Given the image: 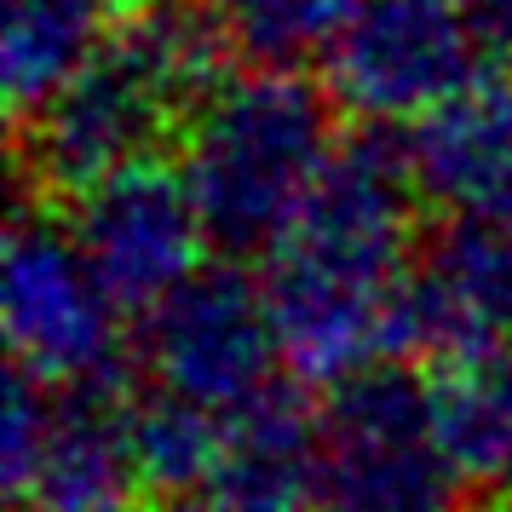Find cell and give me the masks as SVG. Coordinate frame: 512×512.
<instances>
[{
    "label": "cell",
    "mask_w": 512,
    "mask_h": 512,
    "mask_svg": "<svg viewBox=\"0 0 512 512\" xmlns=\"http://www.w3.org/2000/svg\"><path fill=\"white\" fill-rule=\"evenodd\" d=\"M426 202L415 144L392 121L351 127L300 219L265 254V300L282 357L340 386L403 351V294L415 271V213Z\"/></svg>",
    "instance_id": "6da1fadb"
},
{
    "label": "cell",
    "mask_w": 512,
    "mask_h": 512,
    "mask_svg": "<svg viewBox=\"0 0 512 512\" xmlns=\"http://www.w3.org/2000/svg\"><path fill=\"white\" fill-rule=\"evenodd\" d=\"M231 52L213 0H127L93 58L18 127L24 167L75 196L156 156L225 81Z\"/></svg>",
    "instance_id": "7a4b0ae2"
},
{
    "label": "cell",
    "mask_w": 512,
    "mask_h": 512,
    "mask_svg": "<svg viewBox=\"0 0 512 512\" xmlns=\"http://www.w3.org/2000/svg\"><path fill=\"white\" fill-rule=\"evenodd\" d=\"M340 98L300 70L248 64L185 121V179L219 254H271L340 150Z\"/></svg>",
    "instance_id": "3957f363"
},
{
    "label": "cell",
    "mask_w": 512,
    "mask_h": 512,
    "mask_svg": "<svg viewBox=\"0 0 512 512\" xmlns=\"http://www.w3.org/2000/svg\"><path fill=\"white\" fill-rule=\"evenodd\" d=\"M461 489L432 392L409 369L374 363L328 392L317 512H461Z\"/></svg>",
    "instance_id": "277c9868"
},
{
    "label": "cell",
    "mask_w": 512,
    "mask_h": 512,
    "mask_svg": "<svg viewBox=\"0 0 512 512\" xmlns=\"http://www.w3.org/2000/svg\"><path fill=\"white\" fill-rule=\"evenodd\" d=\"M0 472L18 512H127L144 489L133 397L116 380L47 386L12 369Z\"/></svg>",
    "instance_id": "5b68a950"
},
{
    "label": "cell",
    "mask_w": 512,
    "mask_h": 512,
    "mask_svg": "<svg viewBox=\"0 0 512 512\" xmlns=\"http://www.w3.org/2000/svg\"><path fill=\"white\" fill-rule=\"evenodd\" d=\"M127 305L104 288L70 219L47 208H18L6 231V277H0V323L12 363L47 386L110 380Z\"/></svg>",
    "instance_id": "8992f818"
},
{
    "label": "cell",
    "mask_w": 512,
    "mask_h": 512,
    "mask_svg": "<svg viewBox=\"0 0 512 512\" xmlns=\"http://www.w3.org/2000/svg\"><path fill=\"white\" fill-rule=\"evenodd\" d=\"M144 380L150 392L196 403L208 415H236L271 392L282 340L265 300V282L236 265L190 271L167 300L144 311Z\"/></svg>",
    "instance_id": "52a82bcc"
},
{
    "label": "cell",
    "mask_w": 512,
    "mask_h": 512,
    "mask_svg": "<svg viewBox=\"0 0 512 512\" xmlns=\"http://www.w3.org/2000/svg\"><path fill=\"white\" fill-rule=\"evenodd\" d=\"M328 93L357 121H426L484 75L466 0H357L323 52Z\"/></svg>",
    "instance_id": "ba28073f"
},
{
    "label": "cell",
    "mask_w": 512,
    "mask_h": 512,
    "mask_svg": "<svg viewBox=\"0 0 512 512\" xmlns=\"http://www.w3.org/2000/svg\"><path fill=\"white\" fill-rule=\"evenodd\" d=\"M70 231L127 311H150L167 300L190 271H202V248H213L185 167H167L156 156L75 190Z\"/></svg>",
    "instance_id": "9c48e42d"
},
{
    "label": "cell",
    "mask_w": 512,
    "mask_h": 512,
    "mask_svg": "<svg viewBox=\"0 0 512 512\" xmlns=\"http://www.w3.org/2000/svg\"><path fill=\"white\" fill-rule=\"evenodd\" d=\"M438 363L512 346V231L489 219H449L426 236L403 294V351Z\"/></svg>",
    "instance_id": "30bf717a"
},
{
    "label": "cell",
    "mask_w": 512,
    "mask_h": 512,
    "mask_svg": "<svg viewBox=\"0 0 512 512\" xmlns=\"http://www.w3.org/2000/svg\"><path fill=\"white\" fill-rule=\"evenodd\" d=\"M415 173L449 219L512 231V70L478 75L466 93L415 127Z\"/></svg>",
    "instance_id": "8fae6325"
},
{
    "label": "cell",
    "mask_w": 512,
    "mask_h": 512,
    "mask_svg": "<svg viewBox=\"0 0 512 512\" xmlns=\"http://www.w3.org/2000/svg\"><path fill=\"white\" fill-rule=\"evenodd\" d=\"M323 472V415L300 397L271 392L225 415L219 455L202 484L208 512H317Z\"/></svg>",
    "instance_id": "7c38bea8"
},
{
    "label": "cell",
    "mask_w": 512,
    "mask_h": 512,
    "mask_svg": "<svg viewBox=\"0 0 512 512\" xmlns=\"http://www.w3.org/2000/svg\"><path fill=\"white\" fill-rule=\"evenodd\" d=\"M121 6L127 0H6L0 87H6V110L18 127L93 58L98 41L121 18Z\"/></svg>",
    "instance_id": "4fadbf2b"
},
{
    "label": "cell",
    "mask_w": 512,
    "mask_h": 512,
    "mask_svg": "<svg viewBox=\"0 0 512 512\" xmlns=\"http://www.w3.org/2000/svg\"><path fill=\"white\" fill-rule=\"evenodd\" d=\"M432 409L466 489H512V346L438 363Z\"/></svg>",
    "instance_id": "5bb4252c"
},
{
    "label": "cell",
    "mask_w": 512,
    "mask_h": 512,
    "mask_svg": "<svg viewBox=\"0 0 512 512\" xmlns=\"http://www.w3.org/2000/svg\"><path fill=\"white\" fill-rule=\"evenodd\" d=\"M213 6L236 58L300 70L305 58H323L334 47L357 0H213Z\"/></svg>",
    "instance_id": "9a60e30c"
},
{
    "label": "cell",
    "mask_w": 512,
    "mask_h": 512,
    "mask_svg": "<svg viewBox=\"0 0 512 512\" xmlns=\"http://www.w3.org/2000/svg\"><path fill=\"white\" fill-rule=\"evenodd\" d=\"M133 432H139L144 489H156V495H190L196 489L202 495L225 420L144 386V397H133Z\"/></svg>",
    "instance_id": "2e32d148"
},
{
    "label": "cell",
    "mask_w": 512,
    "mask_h": 512,
    "mask_svg": "<svg viewBox=\"0 0 512 512\" xmlns=\"http://www.w3.org/2000/svg\"><path fill=\"white\" fill-rule=\"evenodd\" d=\"M466 18L484 41V58L512 70V0H466Z\"/></svg>",
    "instance_id": "e0dca14e"
},
{
    "label": "cell",
    "mask_w": 512,
    "mask_h": 512,
    "mask_svg": "<svg viewBox=\"0 0 512 512\" xmlns=\"http://www.w3.org/2000/svg\"><path fill=\"white\" fill-rule=\"evenodd\" d=\"M507 512H512V507H507Z\"/></svg>",
    "instance_id": "ac0fdd59"
}]
</instances>
